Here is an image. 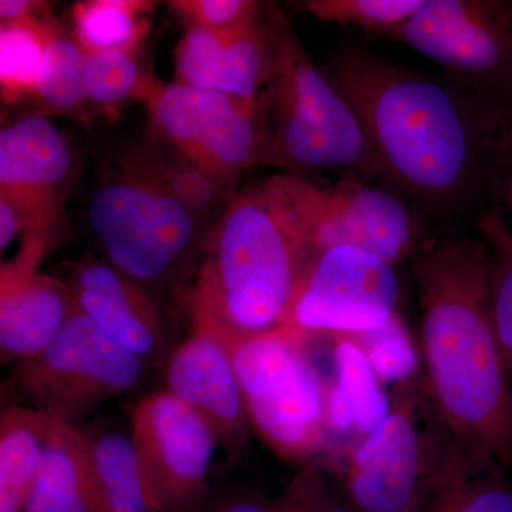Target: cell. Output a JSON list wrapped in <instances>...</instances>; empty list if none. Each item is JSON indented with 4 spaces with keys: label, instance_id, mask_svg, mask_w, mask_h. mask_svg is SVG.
I'll list each match as a JSON object with an SVG mask.
<instances>
[{
    "label": "cell",
    "instance_id": "83f0119b",
    "mask_svg": "<svg viewBox=\"0 0 512 512\" xmlns=\"http://www.w3.org/2000/svg\"><path fill=\"white\" fill-rule=\"evenodd\" d=\"M138 49L86 52L84 97L101 107H114L134 96L146 97L153 89L137 60Z\"/></svg>",
    "mask_w": 512,
    "mask_h": 512
},
{
    "label": "cell",
    "instance_id": "cb8c5ba5",
    "mask_svg": "<svg viewBox=\"0 0 512 512\" xmlns=\"http://www.w3.org/2000/svg\"><path fill=\"white\" fill-rule=\"evenodd\" d=\"M92 439L106 512H157L130 437L106 431Z\"/></svg>",
    "mask_w": 512,
    "mask_h": 512
},
{
    "label": "cell",
    "instance_id": "e0dca14e",
    "mask_svg": "<svg viewBox=\"0 0 512 512\" xmlns=\"http://www.w3.org/2000/svg\"><path fill=\"white\" fill-rule=\"evenodd\" d=\"M69 143L46 117H23L0 131V195L52 224L73 173Z\"/></svg>",
    "mask_w": 512,
    "mask_h": 512
},
{
    "label": "cell",
    "instance_id": "ba28073f",
    "mask_svg": "<svg viewBox=\"0 0 512 512\" xmlns=\"http://www.w3.org/2000/svg\"><path fill=\"white\" fill-rule=\"evenodd\" d=\"M144 375L146 362L107 338L74 305L53 342L15 365L13 383L29 407L77 426L136 389Z\"/></svg>",
    "mask_w": 512,
    "mask_h": 512
},
{
    "label": "cell",
    "instance_id": "5b68a950",
    "mask_svg": "<svg viewBox=\"0 0 512 512\" xmlns=\"http://www.w3.org/2000/svg\"><path fill=\"white\" fill-rule=\"evenodd\" d=\"M218 335L231 352L249 429L281 460L311 461L329 439V384L309 357L313 336L291 325L247 338Z\"/></svg>",
    "mask_w": 512,
    "mask_h": 512
},
{
    "label": "cell",
    "instance_id": "f1b7e54d",
    "mask_svg": "<svg viewBox=\"0 0 512 512\" xmlns=\"http://www.w3.org/2000/svg\"><path fill=\"white\" fill-rule=\"evenodd\" d=\"M84 67L86 52L76 37L64 35L55 28L47 43L35 96L55 110L79 109L86 101Z\"/></svg>",
    "mask_w": 512,
    "mask_h": 512
},
{
    "label": "cell",
    "instance_id": "ac0fdd59",
    "mask_svg": "<svg viewBox=\"0 0 512 512\" xmlns=\"http://www.w3.org/2000/svg\"><path fill=\"white\" fill-rule=\"evenodd\" d=\"M74 309L69 285L15 261L0 275V352L15 365L53 342Z\"/></svg>",
    "mask_w": 512,
    "mask_h": 512
},
{
    "label": "cell",
    "instance_id": "3957f363",
    "mask_svg": "<svg viewBox=\"0 0 512 512\" xmlns=\"http://www.w3.org/2000/svg\"><path fill=\"white\" fill-rule=\"evenodd\" d=\"M319 255L279 175L249 185L208 234L191 293L192 322L228 338L288 325Z\"/></svg>",
    "mask_w": 512,
    "mask_h": 512
},
{
    "label": "cell",
    "instance_id": "f546056e",
    "mask_svg": "<svg viewBox=\"0 0 512 512\" xmlns=\"http://www.w3.org/2000/svg\"><path fill=\"white\" fill-rule=\"evenodd\" d=\"M343 336L362 349L380 382L403 384L416 375L419 355L399 313L380 328Z\"/></svg>",
    "mask_w": 512,
    "mask_h": 512
},
{
    "label": "cell",
    "instance_id": "4fadbf2b",
    "mask_svg": "<svg viewBox=\"0 0 512 512\" xmlns=\"http://www.w3.org/2000/svg\"><path fill=\"white\" fill-rule=\"evenodd\" d=\"M393 265L365 249H326L303 284L288 325L308 335L343 336L386 325L397 313Z\"/></svg>",
    "mask_w": 512,
    "mask_h": 512
},
{
    "label": "cell",
    "instance_id": "ffe728a7",
    "mask_svg": "<svg viewBox=\"0 0 512 512\" xmlns=\"http://www.w3.org/2000/svg\"><path fill=\"white\" fill-rule=\"evenodd\" d=\"M25 512H106L93 439L79 426L52 420Z\"/></svg>",
    "mask_w": 512,
    "mask_h": 512
},
{
    "label": "cell",
    "instance_id": "d6986e66",
    "mask_svg": "<svg viewBox=\"0 0 512 512\" xmlns=\"http://www.w3.org/2000/svg\"><path fill=\"white\" fill-rule=\"evenodd\" d=\"M420 512H512V481L487 450L448 430Z\"/></svg>",
    "mask_w": 512,
    "mask_h": 512
},
{
    "label": "cell",
    "instance_id": "8fae6325",
    "mask_svg": "<svg viewBox=\"0 0 512 512\" xmlns=\"http://www.w3.org/2000/svg\"><path fill=\"white\" fill-rule=\"evenodd\" d=\"M279 178L320 254L349 245L394 266L420 251L419 218L392 192L355 178L335 185L303 175Z\"/></svg>",
    "mask_w": 512,
    "mask_h": 512
},
{
    "label": "cell",
    "instance_id": "52a82bcc",
    "mask_svg": "<svg viewBox=\"0 0 512 512\" xmlns=\"http://www.w3.org/2000/svg\"><path fill=\"white\" fill-rule=\"evenodd\" d=\"M399 384L389 416L362 439L342 474L345 500L359 512H420L448 427L433 400Z\"/></svg>",
    "mask_w": 512,
    "mask_h": 512
},
{
    "label": "cell",
    "instance_id": "7c38bea8",
    "mask_svg": "<svg viewBox=\"0 0 512 512\" xmlns=\"http://www.w3.org/2000/svg\"><path fill=\"white\" fill-rule=\"evenodd\" d=\"M130 440L157 512H204L215 448L208 421L167 389L143 397Z\"/></svg>",
    "mask_w": 512,
    "mask_h": 512
},
{
    "label": "cell",
    "instance_id": "1f68e13d",
    "mask_svg": "<svg viewBox=\"0 0 512 512\" xmlns=\"http://www.w3.org/2000/svg\"><path fill=\"white\" fill-rule=\"evenodd\" d=\"M285 512H359L329 487L313 464L302 467L281 495Z\"/></svg>",
    "mask_w": 512,
    "mask_h": 512
},
{
    "label": "cell",
    "instance_id": "4dcf8cb0",
    "mask_svg": "<svg viewBox=\"0 0 512 512\" xmlns=\"http://www.w3.org/2000/svg\"><path fill=\"white\" fill-rule=\"evenodd\" d=\"M420 5L421 0H312L303 3V8L325 22L383 36L412 18Z\"/></svg>",
    "mask_w": 512,
    "mask_h": 512
},
{
    "label": "cell",
    "instance_id": "5bb4252c",
    "mask_svg": "<svg viewBox=\"0 0 512 512\" xmlns=\"http://www.w3.org/2000/svg\"><path fill=\"white\" fill-rule=\"evenodd\" d=\"M288 23L262 6L237 28H188L175 50L177 82L256 101L278 69Z\"/></svg>",
    "mask_w": 512,
    "mask_h": 512
},
{
    "label": "cell",
    "instance_id": "9c48e42d",
    "mask_svg": "<svg viewBox=\"0 0 512 512\" xmlns=\"http://www.w3.org/2000/svg\"><path fill=\"white\" fill-rule=\"evenodd\" d=\"M382 37L512 109V0H421L412 18Z\"/></svg>",
    "mask_w": 512,
    "mask_h": 512
},
{
    "label": "cell",
    "instance_id": "4316f807",
    "mask_svg": "<svg viewBox=\"0 0 512 512\" xmlns=\"http://www.w3.org/2000/svg\"><path fill=\"white\" fill-rule=\"evenodd\" d=\"M55 26L42 18L2 23L0 84L3 100L16 103L35 96L37 77Z\"/></svg>",
    "mask_w": 512,
    "mask_h": 512
},
{
    "label": "cell",
    "instance_id": "6da1fadb",
    "mask_svg": "<svg viewBox=\"0 0 512 512\" xmlns=\"http://www.w3.org/2000/svg\"><path fill=\"white\" fill-rule=\"evenodd\" d=\"M329 72L355 107L384 180L434 205L490 192L512 123L507 104L353 45L340 47Z\"/></svg>",
    "mask_w": 512,
    "mask_h": 512
},
{
    "label": "cell",
    "instance_id": "74e56055",
    "mask_svg": "<svg viewBox=\"0 0 512 512\" xmlns=\"http://www.w3.org/2000/svg\"><path fill=\"white\" fill-rule=\"evenodd\" d=\"M511 113H512V109H511Z\"/></svg>",
    "mask_w": 512,
    "mask_h": 512
},
{
    "label": "cell",
    "instance_id": "d4e9b609",
    "mask_svg": "<svg viewBox=\"0 0 512 512\" xmlns=\"http://www.w3.org/2000/svg\"><path fill=\"white\" fill-rule=\"evenodd\" d=\"M147 3L93 0L74 6V37L84 52L138 49L148 32Z\"/></svg>",
    "mask_w": 512,
    "mask_h": 512
},
{
    "label": "cell",
    "instance_id": "484cf974",
    "mask_svg": "<svg viewBox=\"0 0 512 512\" xmlns=\"http://www.w3.org/2000/svg\"><path fill=\"white\" fill-rule=\"evenodd\" d=\"M477 227L488 249L491 313L512 387V232L495 205L483 212Z\"/></svg>",
    "mask_w": 512,
    "mask_h": 512
},
{
    "label": "cell",
    "instance_id": "836d02e7",
    "mask_svg": "<svg viewBox=\"0 0 512 512\" xmlns=\"http://www.w3.org/2000/svg\"><path fill=\"white\" fill-rule=\"evenodd\" d=\"M488 194L491 195L493 205L503 212L512 232V123L495 164Z\"/></svg>",
    "mask_w": 512,
    "mask_h": 512
},
{
    "label": "cell",
    "instance_id": "2e32d148",
    "mask_svg": "<svg viewBox=\"0 0 512 512\" xmlns=\"http://www.w3.org/2000/svg\"><path fill=\"white\" fill-rule=\"evenodd\" d=\"M74 305L101 333L140 359L164 352L167 330L153 293L106 261H84L69 284Z\"/></svg>",
    "mask_w": 512,
    "mask_h": 512
},
{
    "label": "cell",
    "instance_id": "277c9868",
    "mask_svg": "<svg viewBox=\"0 0 512 512\" xmlns=\"http://www.w3.org/2000/svg\"><path fill=\"white\" fill-rule=\"evenodd\" d=\"M266 165L382 177L362 121L329 70L320 69L289 30L264 96Z\"/></svg>",
    "mask_w": 512,
    "mask_h": 512
},
{
    "label": "cell",
    "instance_id": "e575fe53",
    "mask_svg": "<svg viewBox=\"0 0 512 512\" xmlns=\"http://www.w3.org/2000/svg\"><path fill=\"white\" fill-rule=\"evenodd\" d=\"M36 227H50L40 222L15 201L0 195V249L5 252L22 232Z\"/></svg>",
    "mask_w": 512,
    "mask_h": 512
},
{
    "label": "cell",
    "instance_id": "9a60e30c",
    "mask_svg": "<svg viewBox=\"0 0 512 512\" xmlns=\"http://www.w3.org/2000/svg\"><path fill=\"white\" fill-rule=\"evenodd\" d=\"M192 333L170 353L167 390L204 417L232 460L244 456L249 423L231 352L215 330L194 323Z\"/></svg>",
    "mask_w": 512,
    "mask_h": 512
},
{
    "label": "cell",
    "instance_id": "30bf717a",
    "mask_svg": "<svg viewBox=\"0 0 512 512\" xmlns=\"http://www.w3.org/2000/svg\"><path fill=\"white\" fill-rule=\"evenodd\" d=\"M146 99L154 138L202 170L237 183L242 171L266 165L262 97L242 100L175 82L154 86Z\"/></svg>",
    "mask_w": 512,
    "mask_h": 512
},
{
    "label": "cell",
    "instance_id": "7402d4cb",
    "mask_svg": "<svg viewBox=\"0 0 512 512\" xmlns=\"http://www.w3.org/2000/svg\"><path fill=\"white\" fill-rule=\"evenodd\" d=\"M335 338V377L328 390L329 434L356 433L365 439L389 416L392 402L362 349L346 336Z\"/></svg>",
    "mask_w": 512,
    "mask_h": 512
},
{
    "label": "cell",
    "instance_id": "8d00e7d4",
    "mask_svg": "<svg viewBox=\"0 0 512 512\" xmlns=\"http://www.w3.org/2000/svg\"><path fill=\"white\" fill-rule=\"evenodd\" d=\"M45 6L33 0H2L0 2V18L3 23L23 22V20L39 19Z\"/></svg>",
    "mask_w": 512,
    "mask_h": 512
},
{
    "label": "cell",
    "instance_id": "d6a6232c",
    "mask_svg": "<svg viewBox=\"0 0 512 512\" xmlns=\"http://www.w3.org/2000/svg\"><path fill=\"white\" fill-rule=\"evenodd\" d=\"M171 8L190 23V28H237L258 16L262 6L248 0H178Z\"/></svg>",
    "mask_w": 512,
    "mask_h": 512
},
{
    "label": "cell",
    "instance_id": "603a6c76",
    "mask_svg": "<svg viewBox=\"0 0 512 512\" xmlns=\"http://www.w3.org/2000/svg\"><path fill=\"white\" fill-rule=\"evenodd\" d=\"M52 417L9 406L0 417V512H25L39 476Z\"/></svg>",
    "mask_w": 512,
    "mask_h": 512
},
{
    "label": "cell",
    "instance_id": "8992f818",
    "mask_svg": "<svg viewBox=\"0 0 512 512\" xmlns=\"http://www.w3.org/2000/svg\"><path fill=\"white\" fill-rule=\"evenodd\" d=\"M89 221L106 262L150 292L180 284L207 244L204 221L121 167L93 191Z\"/></svg>",
    "mask_w": 512,
    "mask_h": 512
},
{
    "label": "cell",
    "instance_id": "7a4b0ae2",
    "mask_svg": "<svg viewBox=\"0 0 512 512\" xmlns=\"http://www.w3.org/2000/svg\"><path fill=\"white\" fill-rule=\"evenodd\" d=\"M427 392L448 430L512 467V387L495 335L484 239L413 256Z\"/></svg>",
    "mask_w": 512,
    "mask_h": 512
},
{
    "label": "cell",
    "instance_id": "d590c367",
    "mask_svg": "<svg viewBox=\"0 0 512 512\" xmlns=\"http://www.w3.org/2000/svg\"><path fill=\"white\" fill-rule=\"evenodd\" d=\"M212 512H285V508L281 497L272 500L262 494L244 491L224 498Z\"/></svg>",
    "mask_w": 512,
    "mask_h": 512
},
{
    "label": "cell",
    "instance_id": "44dd1931",
    "mask_svg": "<svg viewBox=\"0 0 512 512\" xmlns=\"http://www.w3.org/2000/svg\"><path fill=\"white\" fill-rule=\"evenodd\" d=\"M120 167L173 197L200 220H210L235 198V184L202 170L153 138L124 154Z\"/></svg>",
    "mask_w": 512,
    "mask_h": 512
}]
</instances>
